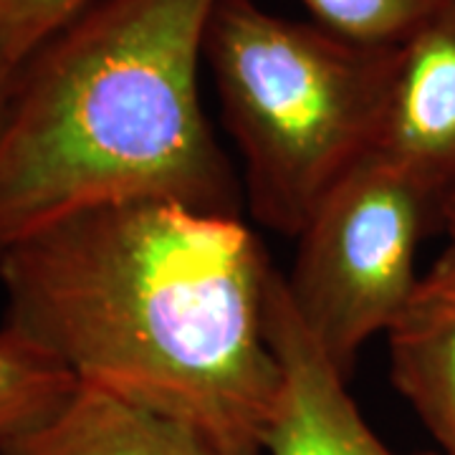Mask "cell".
<instances>
[{
	"mask_svg": "<svg viewBox=\"0 0 455 455\" xmlns=\"http://www.w3.org/2000/svg\"><path fill=\"white\" fill-rule=\"evenodd\" d=\"M274 274L243 215L170 200L76 212L0 253L5 326L79 385L248 451L281 387Z\"/></svg>",
	"mask_w": 455,
	"mask_h": 455,
	"instance_id": "6da1fadb",
	"label": "cell"
},
{
	"mask_svg": "<svg viewBox=\"0 0 455 455\" xmlns=\"http://www.w3.org/2000/svg\"><path fill=\"white\" fill-rule=\"evenodd\" d=\"M215 5L92 0L18 66L0 122V253L124 200L241 215L200 97Z\"/></svg>",
	"mask_w": 455,
	"mask_h": 455,
	"instance_id": "7a4b0ae2",
	"label": "cell"
},
{
	"mask_svg": "<svg viewBox=\"0 0 455 455\" xmlns=\"http://www.w3.org/2000/svg\"><path fill=\"white\" fill-rule=\"evenodd\" d=\"M395 53L256 0H218L205 66L260 226L296 238L326 193L372 155Z\"/></svg>",
	"mask_w": 455,
	"mask_h": 455,
	"instance_id": "3957f363",
	"label": "cell"
},
{
	"mask_svg": "<svg viewBox=\"0 0 455 455\" xmlns=\"http://www.w3.org/2000/svg\"><path fill=\"white\" fill-rule=\"evenodd\" d=\"M433 223H440L438 203L372 152L299 230L286 296L344 374L405 311L420 281L418 248Z\"/></svg>",
	"mask_w": 455,
	"mask_h": 455,
	"instance_id": "277c9868",
	"label": "cell"
},
{
	"mask_svg": "<svg viewBox=\"0 0 455 455\" xmlns=\"http://www.w3.org/2000/svg\"><path fill=\"white\" fill-rule=\"evenodd\" d=\"M268 341L281 367L263 455H397L362 418L347 377L293 314L283 274L268 293ZM440 455V453H427Z\"/></svg>",
	"mask_w": 455,
	"mask_h": 455,
	"instance_id": "5b68a950",
	"label": "cell"
},
{
	"mask_svg": "<svg viewBox=\"0 0 455 455\" xmlns=\"http://www.w3.org/2000/svg\"><path fill=\"white\" fill-rule=\"evenodd\" d=\"M374 155L418 182L440 211L455 193V0L397 46Z\"/></svg>",
	"mask_w": 455,
	"mask_h": 455,
	"instance_id": "8992f818",
	"label": "cell"
},
{
	"mask_svg": "<svg viewBox=\"0 0 455 455\" xmlns=\"http://www.w3.org/2000/svg\"><path fill=\"white\" fill-rule=\"evenodd\" d=\"M385 337L395 390L438 443V453L455 455V243L420 274Z\"/></svg>",
	"mask_w": 455,
	"mask_h": 455,
	"instance_id": "52a82bcc",
	"label": "cell"
},
{
	"mask_svg": "<svg viewBox=\"0 0 455 455\" xmlns=\"http://www.w3.org/2000/svg\"><path fill=\"white\" fill-rule=\"evenodd\" d=\"M0 455H263L233 448L109 392L79 385L74 395Z\"/></svg>",
	"mask_w": 455,
	"mask_h": 455,
	"instance_id": "ba28073f",
	"label": "cell"
},
{
	"mask_svg": "<svg viewBox=\"0 0 455 455\" xmlns=\"http://www.w3.org/2000/svg\"><path fill=\"white\" fill-rule=\"evenodd\" d=\"M79 387L59 359L20 337L0 329V448L46 423Z\"/></svg>",
	"mask_w": 455,
	"mask_h": 455,
	"instance_id": "9c48e42d",
	"label": "cell"
},
{
	"mask_svg": "<svg viewBox=\"0 0 455 455\" xmlns=\"http://www.w3.org/2000/svg\"><path fill=\"white\" fill-rule=\"evenodd\" d=\"M314 23L362 46L397 49L448 0H299Z\"/></svg>",
	"mask_w": 455,
	"mask_h": 455,
	"instance_id": "30bf717a",
	"label": "cell"
},
{
	"mask_svg": "<svg viewBox=\"0 0 455 455\" xmlns=\"http://www.w3.org/2000/svg\"><path fill=\"white\" fill-rule=\"evenodd\" d=\"M92 0H0V51L13 68Z\"/></svg>",
	"mask_w": 455,
	"mask_h": 455,
	"instance_id": "8fae6325",
	"label": "cell"
},
{
	"mask_svg": "<svg viewBox=\"0 0 455 455\" xmlns=\"http://www.w3.org/2000/svg\"><path fill=\"white\" fill-rule=\"evenodd\" d=\"M13 76H16V68L11 66V61H8V59L3 56V51H0V122H3V114H5L8 97H11Z\"/></svg>",
	"mask_w": 455,
	"mask_h": 455,
	"instance_id": "7c38bea8",
	"label": "cell"
},
{
	"mask_svg": "<svg viewBox=\"0 0 455 455\" xmlns=\"http://www.w3.org/2000/svg\"><path fill=\"white\" fill-rule=\"evenodd\" d=\"M440 226L445 228L451 243H455V193L445 203H443V211H440Z\"/></svg>",
	"mask_w": 455,
	"mask_h": 455,
	"instance_id": "4fadbf2b",
	"label": "cell"
}]
</instances>
